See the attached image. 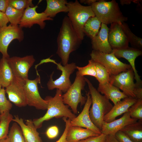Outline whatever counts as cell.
<instances>
[{
	"mask_svg": "<svg viewBox=\"0 0 142 142\" xmlns=\"http://www.w3.org/2000/svg\"><path fill=\"white\" fill-rule=\"evenodd\" d=\"M82 41L68 17L65 16L63 19L57 40V49L56 53L61 59L63 65L68 63L70 54L79 47Z\"/></svg>",
	"mask_w": 142,
	"mask_h": 142,
	"instance_id": "cell-1",
	"label": "cell"
},
{
	"mask_svg": "<svg viewBox=\"0 0 142 142\" xmlns=\"http://www.w3.org/2000/svg\"><path fill=\"white\" fill-rule=\"evenodd\" d=\"M62 92L57 89L56 93L53 97L47 96L44 99L48 102L47 111L45 114L39 118L35 119L33 121L34 125L37 129L41 128L43 122L55 118L65 117L71 120L76 117L69 108V106L63 103L62 98Z\"/></svg>",
	"mask_w": 142,
	"mask_h": 142,
	"instance_id": "cell-2",
	"label": "cell"
},
{
	"mask_svg": "<svg viewBox=\"0 0 142 142\" xmlns=\"http://www.w3.org/2000/svg\"><path fill=\"white\" fill-rule=\"evenodd\" d=\"M92 99V106L89 110L90 118L93 123L100 130L104 122V117L113 106L105 96L101 94L90 81L85 78Z\"/></svg>",
	"mask_w": 142,
	"mask_h": 142,
	"instance_id": "cell-3",
	"label": "cell"
},
{
	"mask_svg": "<svg viewBox=\"0 0 142 142\" xmlns=\"http://www.w3.org/2000/svg\"><path fill=\"white\" fill-rule=\"evenodd\" d=\"M95 16L101 22L107 25L114 23L120 24L128 20L115 0H98L91 5Z\"/></svg>",
	"mask_w": 142,
	"mask_h": 142,
	"instance_id": "cell-4",
	"label": "cell"
},
{
	"mask_svg": "<svg viewBox=\"0 0 142 142\" xmlns=\"http://www.w3.org/2000/svg\"><path fill=\"white\" fill-rule=\"evenodd\" d=\"M68 11V17L79 38L82 40L85 36L84 26L88 19L95 15L91 6L82 5L77 0L69 1L66 4Z\"/></svg>",
	"mask_w": 142,
	"mask_h": 142,
	"instance_id": "cell-5",
	"label": "cell"
},
{
	"mask_svg": "<svg viewBox=\"0 0 142 142\" xmlns=\"http://www.w3.org/2000/svg\"><path fill=\"white\" fill-rule=\"evenodd\" d=\"M86 82L85 77L80 75L77 71L74 82L67 91L62 94L64 103L70 107L74 114L78 112V104L80 103L81 106L86 102L87 96H83L82 94V91L84 89Z\"/></svg>",
	"mask_w": 142,
	"mask_h": 142,
	"instance_id": "cell-6",
	"label": "cell"
},
{
	"mask_svg": "<svg viewBox=\"0 0 142 142\" xmlns=\"http://www.w3.org/2000/svg\"><path fill=\"white\" fill-rule=\"evenodd\" d=\"M91 59L103 65L111 75H116L125 72L131 67L118 59L113 52L107 53L93 50L90 54Z\"/></svg>",
	"mask_w": 142,
	"mask_h": 142,
	"instance_id": "cell-7",
	"label": "cell"
},
{
	"mask_svg": "<svg viewBox=\"0 0 142 142\" xmlns=\"http://www.w3.org/2000/svg\"><path fill=\"white\" fill-rule=\"evenodd\" d=\"M50 60V62L57 65V69L60 70L62 73L60 77L55 80L53 78L54 72L52 73L47 83V88L49 90L58 89L62 92L65 93L72 84L70 79V76L77 69V66L73 62L63 66L61 65V63H58L55 60L51 59Z\"/></svg>",
	"mask_w": 142,
	"mask_h": 142,
	"instance_id": "cell-8",
	"label": "cell"
},
{
	"mask_svg": "<svg viewBox=\"0 0 142 142\" xmlns=\"http://www.w3.org/2000/svg\"><path fill=\"white\" fill-rule=\"evenodd\" d=\"M38 83H40L39 76H37L34 80L28 79L25 80L24 86L27 104L37 109L46 110L48 106V102L40 96L38 91Z\"/></svg>",
	"mask_w": 142,
	"mask_h": 142,
	"instance_id": "cell-9",
	"label": "cell"
},
{
	"mask_svg": "<svg viewBox=\"0 0 142 142\" xmlns=\"http://www.w3.org/2000/svg\"><path fill=\"white\" fill-rule=\"evenodd\" d=\"M9 64L17 79L25 80L28 79L29 70L33 65L36 60L32 55L23 57L13 56L8 58Z\"/></svg>",
	"mask_w": 142,
	"mask_h": 142,
	"instance_id": "cell-10",
	"label": "cell"
},
{
	"mask_svg": "<svg viewBox=\"0 0 142 142\" xmlns=\"http://www.w3.org/2000/svg\"><path fill=\"white\" fill-rule=\"evenodd\" d=\"M24 37V32L19 25L13 26L9 24L0 28V52L2 56L7 58H9L8 53L9 44L14 39L21 42L23 40Z\"/></svg>",
	"mask_w": 142,
	"mask_h": 142,
	"instance_id": "cell-11",
	"label": "cell"
},
{
	"mask_svg": "<svg viewBox=\"0 0 142 142\" xmlns=\"http://www.w3.org/2000/svg\"><path fill=\"white\" fill-rule=\"evenodd\" d=\"M134 74L131 67L116 75H111L109 82L123 91L128 97L135 98Z\"/></svg>",
	"mask_w": 142,
	"mask_h": 142,
	"instance_id": "cell-12",
	"label": "cell"
},
{
	"mask_svg": "<svg viewBox=\"0 0 142 142\" xmlns=\"http://www.w3.org/2000/svg\"><path fill=\"white\" fill-rule=\"evenodd\" d=\"M37 5L29 7L24 10L23 16L18 25L21 28H31L34 25L38 24L41 29L45 27V21H53V18L48 17L43 12L38 13L36 11Z\"/></svg>",
	"mask_w": 142,
	"mask_h": 142,
	"instance_id": "cell-13",
	"label": "cell"
},
{
	"mask_svg": "<svg viewBox=\"0 0 142 142\" xmlns=\"http://www.w3.org/2000/svg\"><path fill=\"white\" fill-rule=\"evenodd\" d=\"M25 80H19L14 77L5 89L9 101L19 107L27 105L24 86Z\"/></svg>",
	"mask_w": 142,
	"mask_h": 142,
	"instance_id": "cell-14",
	"label": "cell"
},
{
	"mask_svg": "<svg viewBox=\"0 0 142 142\" xmlns=\"http://www.w3.org/2000/svg\"><path fill=\"white\" fill-rule=\"evenodd\" d=\"M86 94L87 100L84 108L77 117L71 120L70 126L84 127L100 134L101 130L93 123L90 118L89 111L92 104V99L89 91L87 92Z\"/></svg>",
	"mask_w": 142,
	"mask_h": 142,
	"instance_id": "cell-15",
	"label": "cell"
},
{
	"mask_svg": "<svg viewBox=\"0 0 142 142\" xmlns=\"http://www.w3.org/2000/svg\"><path fill=\"white\" fill-rule=\"evenodd\" d=\"M108 40L112 49H118L129 47L127 36L120 24L114 23L111 24L109 29Z\"/></svg>",
	"mask_w": 142,
	"mask_h": 142,
	"instance_id": "cell-16",
	"label": "cell"
},
{
	"mask_svg": "<svg viewBox=\"0 0 142 142\" xmlns=\"http://www.w3.org/2000/svg\"><path fill=\"white\" fill-rule=\"evenodd\" d=\"M138 120L137 119L131 118L128 111L118 119L108 123L104 121L101 132V133L106 135H115L117 132L126 126L135 123Z\"/></svg>",
	"mask_w": 142,
	"mask_h": 142,
	"instance_id": "cell-17",
	"label": "cell"
},
{
	"mask_svg": "<svg viewBox=\"0 0 142 142\" xmlns=\"http://www.w3.org/2000/svg\"><path fill=\"white\" fill-rule=\"evenodd\" d=\"M109 29L107 25L102 23L101 29L98 33L91 39L93 50L105 53L112 52V49L108 40Z\"/></svg>",
	"mask_w": 142,
	"mask_h": 142,
	"instance_id": "cell-18",
	"label": "cell"
},
{
	"mask_svg": "<svg viewBox=\"0 0 142 142\" xmlns=\"http://www.w3.org/2000/svg\"><path fill=\"white\" fill-rule=\"evenodd\" d=\"M112 52L117 58H123L127 60L133 70L134 79L136 82L142 81L138 73L135 65V59L142 55V50L128 47L125 48L112 49Z\"/></svg>",
	"mask_w": 142,
	"mask_h": 142,
	"instance_id": "cell-19",
	"label": "cell"
},
{
	"mask_svg": "<svg viewBox=\"0 0 142 142\" xmlns=\"http://www.w3.org/2000/svg\"><path fill=\"white\" fill-rule=\"evenodd\" d=\"M12 121L17 123L20 126L25 142H42L39 134L32 120H27L25 124L23 119L15 116Z\"/></svg>",
	"mask_w": 142,
	"mask_h": 142,
	"instance_id": "cell-20",
	"label": "cell"
},
{
	"mask_svg": "<svg viewBox=\"0 0 142 142\" xmlns=\"http://www.w3.org/2000/svg\"><path fill=\"white\" fill-rule=\"evenodd\" d=\"M137 100L135 98L127 97L118 102L104 116V121L108 123L115 120L117 117L128 112L130 107Z\"/></svg>",
	"mask_w": 142,
	"mask_h": 142,
	"instance_id": "cell-21",
	"label": "cell"
},
{
	"mask_svg": "<svg viewBox=\"0 0 142 142\" xmlns=\"http://www.w3.org/2000/svg\"><path fill=\"white\" fill-rule=\"evenodd\" d=\"M97 90L111 101L114 105L121 99L128 97L119 88L109 82L99 84Z\"/></svg>",
	"mask_w": 142,
	"mask_h": 142,
	"instance_id": "cell-22",
	"label": "cell"
},
{
	"mask_svg": "<svg viewBox=\"0 0 142 142\" xmlns=\"http://www.w3.org/2000/svg\"><path fill=\"white\" fill-rule=\"evenodd\" d=\"M100 134L87 128L78 126H70L66 135L67 142H77L88 138Z\"/></svg>",
	"mask_w": 142,
	"mask_h": 142,
	"instance_id": "cell-23",
	"label": "cell"
},
{
	"mask_svg": "<svg viewBox=\"0 0 142 142\" xmlns=\"http://www.w3.org/2000/svg\"><path fill=\"white\" fill-rule=\"evenodd\" d=\"M46 2L47 7L43 12L48 17L53 18L60 12H68L67 0H47Z\"/></svg>",
	"mask_w": 142,
	"mask_h": 142,
	"instance_id": "cell-24",
	"label": "cell"
},
{
	"mask_svg": "<svg viewBox=\"0 0 142 142\" xmlns=\"http://www.w3.org/2000/svg\"><path fill=\"white\" fill-rule=\"evenodd\" d=\"M14 78L8 58L2 56L0 60V84L2 87L6 88L8 87Z\"/></svg>",
	"mask_w": 142,
	"mask_h": 142,
	"instance_id": "cell-25",
	"label": "cell"
},
{
	"mask_svg": "<svg viewBox=\"0 0 142 142\" xmlns=\"http://www.w3.org/2000/svg\"><path fill=\"white\" fill-rule=\"evenodd\" d=\"M120 131L134 142H142V121L127 125Z\"/></svg>",
	"mask_w": 142,
	"mask_h": 142,
	"instance_id": "cell-26",
	"label": "cell"
},
{
	"mask_svg": "<svg viewBox=\"0 0 142 142\" xmlns=\"http://www.w3.org/2000/svg\"><path fill=\"white\" fill-rule=\"evenodd\" d=\"M101 23L95 16L89 18L84 26L83 32L85 35L91 39L93 38L99 32Z\"/></svg>",
	"mask_w": 142,
	"mask_h": 142,
	"instance_id": "cell-27",
	"label": "cell"
},
{
	"mask_svg": "<svg viewBox=\"0 0 142 142\" xmlns=\"http://www.w3.org/2000/svg\"><path fill=\"white\" fill-rule=\"evenodd\" d=\"M120 25L125 34L132 47L142 50V39L135 35L131 31L128 25L124 22Z\"/></svg>",
	"mask_w": 142,
	"mask_h": 142,
	"instance_id": "cell-28",
	"label": "cell"
},
{
	"mask_svg": "<svg viewBox=\"0 0 142 142\" xmlns=\"http://www.w3.org/2000/svg\"><path fill=\"white\" fill-rule=\"evenodd\" d=\"M13 119V116L9 111L0 114V140L8 136L9 125Z\"/></svg>",
	"mask_w": 142,
	"mask_h": 142,
	"instance_id": "cell-29",
	"label": "cell"
},
{
	"mask_svg": "<svg viewBox=\"0 0 142 142\" xmlns=\"http://www.w3.org/2000/svg\"><path fill=\"white\" fill-rule=\"evenodd\" d=\"M24 11L17 10L9 4L5 13L10 24L13 26L18 25L23 16Z\"/></svg>",
	"mask_w": 142,
	"mask_h": 142,
	"instance_id": "cell-30",
	"label": "cell"
},
{
	"mask_svg": "<svg viewBox=\"0 0 142 142\" xmlns=\"http://www.w3.org/2000/svg\"><path fill=\"white\" fill-rule=\"evenodd\" d=\"M8 136L10 142H25L21 129L16 122L13 124Z\"/></svg>",
	"mask_w": 142,
	"mask_h": 142,
	"instance_id": "cell-31",
	"label": "cell"
},
{
	"mask_svg": "<svg viewBox=\"0 0 142 142\" xmlns=\"http://www.w3.org/2000/svg\"><path fill=\"white\" fill-rule=\"evenodd\" d=\"M93 61L96 72V79L99 84L109 82L111 75L103 65Z\"/></svg>",
	"mask_w": 142,
	"mask_h": 142,
	"instance_id": "cell-32",
	"label": "cell"
},
{
	"mask_svg": "<svg viewBox=\"0 0 142 142\" xmlns=\"http://www.w3.org/2000/svg\"><path fill=\"white\" fill-rule=\"evenodd\" d=\"M77 69L79 74L82 76L89 75L95 78L97 77L94 62L91 59L89 60L87 65L83 67L77 66Z\"/></svg>",
	"mask_w": 142,
	"mask_h": 142,
	"instance_id": "cell-33",
	"label": "cell"
},
{
	"mask_svg": "<svg viewBox=\"0 0 142 142\" xmlns=\"http://www.w3.org/2000/svg\"><path fill=\"white\" fill-rule=\"evenodd\" d=\"M128 111L131 118L142 121V99L137 100L130 107Z\"/></svg>",
	"mask_w": 142,
	"mask_h": 142,
	"instance_id": "cell-34",
	"label": "cell"
},
{
	"mask_svg": "<svg viewBox=\"0 0 142 142\" xmlns=\"http://www.w3.org/2000/svg\"><path fill=\"white\" fill-rule=\"evenodd\" d=\"M6 92L4 88L0 90V114L7 111H9L12 107L10 102L8 100L6 96Z\"/></svg>",
	"mask_w": 142,
	"mask_h": 142,
	"instance_id": "cell-35",
	"label": "cell"
},
{
	"mask_svg": "<svg viewBox=\"0 0 142 142\" xmlns=\"http://www.w3.org/2000/svg\"><path fill=\"white\" fill-rule=\"evenodd\" d=\"M9 4L14 8L19 10H24L29 7L35 6L32 0H9Z\"/></svg>",
	"mask_w": 142,
	"mask_h": 142,
	"instance_id": "cell-36",
	"label": "cell"
},
{
	"mask_svg": "<svg viewBox=\"0 0 142 142\" xmlns=\"http://www.w3.org/2000/svg\"><path fill=\"white\" fill-rule=\"evenodd\" d=\"M62 119L65 123V128L61 137L56 142H67L66 135L70 126V123L71 120L69 119H67V118L64 117H63Z\"/></svg>",
	"mask_w": 142,
	"mask_h": 142,
	"instance_id": "cell-37",
	"label": "cell"
},
{
	"mask_svg": "<svg viewBox=\"0 0 142 142\" xmlns=\"http://www.w3.org/2000/svg\"><path fill=\"white\" fill-rule=\"evenodd\" d=\"M134 94L137 100L142 99V81L135 83Z\"/></svg>",
	"mask_w": 142,
	"mask_h": 142,
	"instance_id": "cell-38",
	"label": "cell"
},
{
	"mask_svg": "<svg viewBox=\"0 0 142 142\" xmlns=\"http://www.w3.org/2000/svg\"><path fill=\"white\" fill-rule=\"evenodd\" d=\"M59 133V129L55 126H51L48 128L46 132V134L48 137L50 139L55 138Z\"/></svg>",
	"mask_w": 142,
	"mask_h": 142,
	"instance_id": "cell-39",
	"label": "cell"
},
{
	"mask_svg": "<svg viewBox=\"0 0 142 142\" xmlns=\"http://www.w3.org/2000/svg\"><path fill=\"white\" fill-rule=\"evenodd\" d=\"M106 135L102 133L97 136L91 137L83 140L82 142H103Z\"/></svg>",
	"mask_w": 142,
	"mask_h": 142,
	"instance_id": "cell-40",
	"label": "cell"
},
{
	"mask_svg": "<svg viewBox=\"0 0 142 142\" xmlns=\"http://www.w3.org/2000/svg\"><path fill=\"white\" fill-rule=\"evenodd\" d=\"M115 136L119 142H134L120 130L117 132Z\"/></svg>",
	"mask_w": 142,
	"mask_h": 142,
	"instance_id": "cell-41",
	"label": "cell"
},
{
	"mask_svg": "<svg viewBox=\"0 0 142 142\" xmlns=\"http://www.w3.org/2000/svg\"><path fill=\"white\" fill-rule=\"evenodd\" d=\"M9 22L5 13L0 11V28L7 26Z\"/></svg>",
	"mask_w": 142,
	"mask_h": 142,
	"instance_id": "cell-42",
	"label": "cell"
},
{
	"mask_svg": "<svg viewBox=\"0 0 142 142\" xmlns=\"http://www.w3.org/2000/svg\"><path fill=\"white\" fill-rule=\"evenodd\" d=\"M9 2V0H0V11L5 13Z\"/></svg>",
	"mask_w": 142,
	"mask_h": 142,
	"instance_id": "cell-43",
	"label": "cell"
},
{
	"mask_svg": "<svg viewBox=\"0 0 142 142\" xmlns=\"http://www.w3.org/2000/svg\"><path fill=\"white\" fill-rule=\"evenodd\" d=\"M103 142H119L115 135H106Z\"/></svg>",
	"mask_w": 142,
	"mask_h": 142,
	"instance_id": "cell-44",
	"label": "cell"
},
{
	"mask_svg": "<svg viewBox=\"0 0 142 142\" xmlns=\"http://www.w3.org/2000/svg\"><path fill=\"white\" fill-rule=\"evenodd\" d=\"M141 1L137 0H120V4L123 6L124 4H129L131 2L139 4V2H141Z\"/></svg>",
	"mask_w": 142,
	"mask_h": 142,
	"instance_id": "cell-45",
	"label": "cell"
},
{
	"mask_svg": "<svg viewBox=\"0 0 142 142\" xmlns=\"http://www.w3.org/2000/svg\"><path fill=\"white\" fill-rule=\"evenodd\" d=\"M97 0H80V3L87 4L89 6H91L93 3L98 1Z\"/></svg>",
	"mask_w": 142,
	"mask_h": 142,
	"instance_id": "cell-46",
	"label": "cell"
},
{
	"mask_svg": "<svg viewBox=\"0 0 142 142\" xmlns=\"http://www.w3.org/2000/svg\"><path fill=\"white\" fill-rule=\"evenodd\" d=\"M0 142H10V141L7 136L6 138L0 140Z\"/></svg>",
	"mask_w": 142,
	"mask_h": 142,
	"instance_id": "cell-47",
	"label": "cell"
},
{
	"mask_svg": "<svg viewBox=\"0 0 142 142\" xmlns=\"http://www.w3.org/2000/svg\"><path fill=\"white\" fill-rule=\"evenodd\" d=\"M2 86L1 85V84H0V90L2 88Z\"/></svg>",
	"mask_w": 142,
	"mask_h": 142,
	"instance_id": "cell-48",
	"label": "cell"
},
{
	"mask_svg": "<svg viewBox=\"0 0 142 142\" xmlns=\"http://www.w3.org/2000/svg\"><path fill=\"white\" fill-rule=\"evenodd\" d=\"M82 140H80V141H78L77 142H82Z\"/></svg>",
	"mask_w": 142,
	"mask_h": 142,
	"instance_id": "cell-49",
	"label": "cell"
},
{
	"mask_svg": "<svg viewBox=\"0 0 142 142\" xmlns=\"http://www.w3.org/2000/svg\"><path fill=\"white\" fill-rule=\"evenodd\" d=\"M0 59H1V58H0Z\"/></svg>",
	"mask_w": 142,
	"mask_h": 142,
	"instance_id": "cell-50",
	"label": "cell"
}]
</instances>
